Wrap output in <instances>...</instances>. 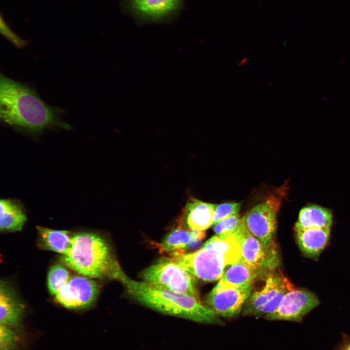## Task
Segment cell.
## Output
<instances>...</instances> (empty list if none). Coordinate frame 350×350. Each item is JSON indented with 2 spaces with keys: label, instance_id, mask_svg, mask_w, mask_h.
<instances>
[{
  "label": "cell",
  "instance_id": "6da1fadb",
  "mask_svg": "<svg viewBox=\"0 0 350 350\" xmlns=\"http://www.w3.org/2000/svg\"><path fill=\"white\" fill-rule=\"evenodd\" d=\"M0 78V117L3 123L30 133L52 127L70 129L57 110L46 104L34 89L2 74Z\"/></svg>",
  "mask_w": 350,
  "mask_h": 350
},
{
  "label": "cell",
  "instance_id": "7a4b0ae2",
  "mask_svg": "<svg viewBox=\"0 0 350 350\" xmlns=\"http://www.w3.org/2000/svg\"><path fill=\"white\" fill-rule=\"evenodd\" d=\"M115 280L122 283L133 299L151 309L200 323L225 324L219 315L195 298L156 288L142 280L131 279L122 268Z\"/></svg>",
  "mask_w": 350,
  "mask_h": 350
},
{
  "label": "cell",
  "instance_id": "3957f363",
  "mask_svg": "<svg viewBox=\"0 0 350 350\" xmlns=\"http://www.w3.org/2000/svg\"><path fill=\"white\" fill-rule=\"evenodd\" d=\"M61 260L81 275L92 279L115 280L121 267L107 243L93 233L81 232L73 236L71 245Z\"/></svg>",
  "mask_w": 350,
  "mask_h": 350
},
{
  "label": "cell",
  "instance_id": "277c9868",
  "mask_svg": "<svg viewBox=\"0 0 350 350\" xmlns=\"http://www.w3.org/2000/svg\"><path fill=\"white\" fill-rule=\"evenodd\" d=\"M142 281L153 287L193 297L201 301L192 277L168 257L143 270Z\"/></svg>",
  "mask_w": 350,
  "mask_h": 350
},
{
  "label": "cell",
  "instance_id": "5b68a950",
  "mask_svg": "<svg viewBox=\"0 0 350 350\" xmlns=\"http://www.w3.org/2000/svg\"><path fill=\"white\" fill-rule=\"evenodd\" d=\"M285 191L283 188L278 192L269 195L241 218V221L250 233L266 248L277 246L274 241L277 213Z\"/></svg>",
  "mask_w": 350,
  "mask_h": 350
},
{
  "label": "cell",
  "instance_id": "8992f818",
  "mask_svg": "<svg viewBox=\"0 0 350 350\" xmlns=\"http://www.w3.org/2000/svg\"><path fill=\"white\" fill-rule=\"evenodd\" d=\"M168 258L189 272L194 280L206 282L220 279L228 265L222 255L203 246L192 253H174Z\"/></svg>",
  "mask_w": 350,
  "mask_h": 350
},
{
  "label": "cell",
  "instance_id": "52a82bcc",
  "mask_svg": "<svg viewBox=\"0 0 350 350\" xmlns=\"http://www.w3.org/2000/svg\"><path fill=\"white\" fill-rule=\"evenodd\" d=\"M235 234L240 246L243 262L261 271L265 278L278 269L280 259L277 246L265 247L242 221Z\"/></svg>",
  "mask_w": 350,
  "mask_h": 350
},
{
  "label": "cell",
  "instance_id": "ba28073f",
  "mask_svg": "<svg viewBox=\"0 0 350 350\" xmlns=\"http://www.w3.org/2000/svg\"><path fill=\"white\" fill-rule=\"evenodd\" d=\"M100 287L96 280L83 275L71 277L54 296L55 300L70 309H82L97 299Z\"/></svg>",
  "mask_w": 350,
  "mask_h": 350
},
{
  "label": "cell",
  "instance_id": "9c48e42d",
  "mask_svg": "<svg viewBox=\"0 0 350 350\" xmlns=\"http://www.w3.org/2000/svg\"><path fill=\"white\" fill-rule=\"evenodd\" d=\"M319 303L314 293L303 288H293L285 295L278 309L265 315V318L299 322Z\"/></svg>",
  "mask_w": 350,
  "mask_h": 350
},
{
  "label": "cell",
  "instance_id": "30bf717a",
  "mask_svg": "<svg viewBox=\"0 0 350 350\" xmlns=\"http://www.w3.org/2000/svg\"><path fill=\"white\" fill-rule=\"evenodd\" d=\"M253 285L216 293L210 291L206 297L205 305L220 317L227 319L235 317L242 311L245 303L252 294Z\"/></svg>",
  "mask_w": 350,
  "mask_h": 350
},
{
  "label": "cell",
  "instance_id": "8fae6325",
  "mask_svg": "<svg viewBox=\"0 0 350 350\" xmlns=\"http://www.w3.org/2000/svg\"><path fill=\"white\" fill-rule=\"evenodd\" d=\"M293 286L292 283L278 269L265 278V284L262 289L252 293L243 306L244 316H260L263 309L269 304L283 289Z\"/></svg>",
  "mask_w": 350,
  "mask_h": 350
},
{
  "label": "cell",
  "instance_id": "7c38bea8",
  "mask_svg": "<svg viewBox=\"0 0 350 350\" xmlns=\"http://www.w3.org/2000/svg\"><path fill=\"white\" fill-rule=\"evenodd\" d=\"M216 205L192 198L187 202L180 225L192 230L205 231L213 225Z\"/></svg>",
  "mask_w": 350,
  "mask_h": 350
},
{
  "label": "cell",
  "instance_id": "4fadbf2b",
  "mask_svg": "<svg viewBox=\"0 0 350 350\" xmlns=\"http://www.w3.org/2000/svg\"><path fill=\"white\" fill-rule=\"evenodd\" d=\"M264 277L265 276L261 271L241 260L231 265L211 292L216 293L238 289L253 284L257 279Z\"/></svg>",
  "mask_w": 350,
  "mask_h": 350
},
{
  "label": "cell",
  "instance_id": "5bb4252c",
  "mask_svg": "<svg viewBox=\"0 0 350 350\" xmlns=\"http://www.w3.org/2000/svg\"><path fill=\"white\" fill-rule=\"evenodd\" d=\"M24 306L15 292L4 281L0 287V325L9 328L18 326L24 312Z\"/></svg>",
  "mask_w": 350,
  "mask_h": 350
},
{
  "label": "cell",
  "instance_id": "9a60e30c",
  "mask_svg": "<svg viewBox=\"0 0 350 350\" xmlns=\"http://www.w3.org/2000/svg\"><path fill=\"white\" fill-rule=\"evenodd\" d=\"M297 244L306 257L316 260L327 246L331 228L295 229Z\"/></svg>",
  "mask_w": 350,
  "mask_h": 350
},
{
  "label": "cell",
  "instance_id": "2e32d148",
  "mask_svg": "<svg viewBox=\"0 0 350 350\" xmlns=\"http://www.w3.org/2000/svg\"><path fill=\"white\" fill-rule=\"evenodd\" d=\"M205 237V231L192 230L181 226L173 229L158 245L160 253L168 255L184 253L195 242Z\"/></svg>",
  "mask_w": 350,
  "mask_h": 350
},
{
  "label": "cell",
  "instance_id": "e0dca14e",
  "mask_svg": "<svg viewBox=\"0 0 350 350\" xmlns=\"http://www.w3.org/2000/svg\"><path fill=\"white\" fill-rule=\"evenodd\" d=\"M203 246L212 249L220 254L228 265H232L241 260L240 246L235 232L215 234Z\"/></svg>",
  "mask_w": 350,
  "mask_h": 350
},
{
  "label": "cell",
  "instance_id": "ac0fdd59",
  "mask_svg": "<svg viewBox=\"0 0 350 350\" xmlns=\"http://www.w3.org/2000/svg\"><path fill=\"white\" fill-rule=\"evenodd\" d=\"M38 245L42 249L66 254L70 248L73 236L67 230H58L42 227H37Z\"/></svg>",
  "mask_w": 350,
  "mask_h": 350
},
{
  "label": "cell",
  "instance_id": "d6986e66",
  "mask_svg": "<svg viewBox=\"0 0 350 350\" xmlns=\"http://www.w3.org/2000/svg\"><path fill=\"white\" fill-rule=\"evenodd\" d=\"M332 214L327 209L311 205L302 209L299 212L295 229L331 228Z\"/></svg>",
  "mask_w": 350,
  "mask_h": 350
},
{
  "label": "cell",
  "instance_id": "ffe728a7",
  "mask_svg": "<svg viewBox=\"0 0 350 350\" xmlns=\"http://www.w3.org/2000/svg\"><path fill=\"white\" fill-rule=\"evenodd\" d=\"M27 220L22 207L14 201L1 199L0 201V229L3 232L20 231Z\"/></svg>",
  "mask_w": 350,
  "mask_h": 350
},
{
  "label": "cell",
  "instance_id": "44dd1931",
  "mask_svg": "<svg viewBox=\"0 0 350 350\" xmlns=\"http://www.w3.org/2000/svg\"><path fill=\"white\" fill-rule=\"evenodd\" d=\"M140 14L151 18H162L176 9L181 0H130Z\"/></svg>",
  "mask_w": 350,
  "mask_h": 350
},
{
  "label": "cell",
  "instance_id": "7402d4cb",
  "mask_svg": "<svg viewBox=\"0 0 350 350\" xmlns=\"http://www.w3.org/2000/svg\"><path fill=\"white\" fill-rule=\"evenodd\" d=\"M71 278L68 270L63 265H52L47 275V286L49 292L55 295Z\"/></svg>",
  "mask_w": 350,
  "mask_h": 350
},
{
  "label": "cell",
  "instance_id": "603a6c76",
  "mask_svg": "<svg viewBox=\"0 0 350 350\" xmlns=\"http://www.w3.org/2000/svg\"><path fill=\"white\" fill-rule=\"evenodd\" d=\"M240 208L241 203L236 202H228L216 205L213 225L233 214L238 213Z\"/></svg>",
  "mask_w": 350,
  "mask_h": 350
},
{
  "label": "cell",
  "instance_id": "cb8c5ba5",
  "mask_svg": "<svg viewBox=\"0 0 350 350\" xmlns=\"http://www.w3.org/2000/svg\"><path fill=\"white\" fill-rule=\"evenodd\" d=\"M239 213L233 214L214 224L213 231L216 234H221L236 231L241 223Z\"/></svg>",
  "mask_w": 350,
  "mask_h": 350
},
{
  "label": "cell",
  "instance_id": "d4e9b609",
  "mask_svg": "<svg viewBox=\"0 0 350 350\" xmlns=\"http://www.w3.org/2000/svg\"><path fill=\"white\" fill-rule=\"evenodd\" d=\"M0 350H15L18 338L10 328L0 325Z\"/></svg>",
  "mask_w": 350,
  "mask_h": 350
},
{
  "label": "cell",
  "instance_id": "484cf974",
  "mask_svg": "<svg viewBox=\"0 0 350 350\" xmlns=\"http://www.w3.org/2000/svg\"><path fill=\"white\" fill-rule=\"evenodd\" d=\"M0 32L17 47L21 48L25 46L26 42L11 30L2 18L0 19Z\"/></svg>",
  "mask_w": 350,
  "mask_h": 350
},
{
  "label": "cell",
  "instance_id": "4316f807",
  "mask_svg": "<svg viewBox=\"0 0 350 350\" xmlns=\"http://www.w3.org/2000/svg\"><path fill=\"white\" fill-rule=\"evenodd\" d=\"M339 350H350V339L345 341L342 344Z\"/></svg>",
  "mask_w": 350,
  "mask_h": 350
}]
</instances>
